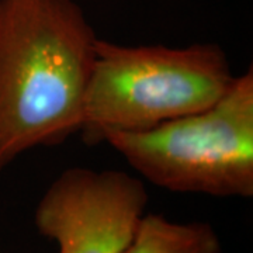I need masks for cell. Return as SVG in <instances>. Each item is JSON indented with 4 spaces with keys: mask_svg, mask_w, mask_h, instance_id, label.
<instances>
[{
    "mask_svg": "<svg viewBox=\"0 0 253 253\" xmlns=\"http://www.w3.org/2000/svg\"><path fill=\"white\" fill-rule=\"evenodd\" d=\"M121 253H222L215 228L201 221L173 222L145 212L131 242Z\"/></svg>",
    "mask_w": 253,
    "mask_h": 253,
    "instance_id": "obj_5",
    "label": "cell"
},
{
    "mask_svg": "<svg viewBox=\"0 0 253 253\" xmlns=\"http://www.w3.org/2000/svg\"><path fill=\"white\" fill-rule=\"evenodd\" d=\"M97 38L75 0H0V173L81 132Z\"/></svg>",
    "mask_w": 253,
    "mask_h": 253,
    "instance_id": "obj_1",
    "label": "cell"
},
{
    "mask_svg": "<svg viewBox=\"0 0 253 253\" xmlns=\"http://www.w3.org/2000/svg\"><path fill=\"white\" fill-rule=\"evenodd\" d=\"M110 145L142 180L173 193L253 197V69L207 109L148 131H109Z\"/></svg>",
    "mask_w": 253,
    "mask_h": 253,
    "instance_id": "obj_3",
    "label": "cell"
},
{
    "mask_svg": "<svg viewBox=\"0 0 253 253\" xmlns=\"http://www.w3.org/2000/svg\"><path fill=\"white\" fill-rule=\"evenodd\" d=\"M234 81L218 44L120 45L97 38L79 134L97 145L109 131L152 129L212 106Z\"/></svg>",
    "mask_w": 253,
    "mask_h": 253,
    "instance_id": "obj_2",
    "label": "cell"
},
{
    "mask_svg": "<svg viewBox=\"0 0 253 253\" xmlns=\"http://www.w3.org/2000/svg\"><path fill=\"white\" fill-rule=\"evenodd\" d=\"M148 203L141 177L116 169L69 168L40 199L34 225L59 253H121Z\"/></svg>",
    "mask_w": 253,
    "mask_h": 253,
    "instance_id": "obj_4",
    "label": "cell"
}]
</instances>
